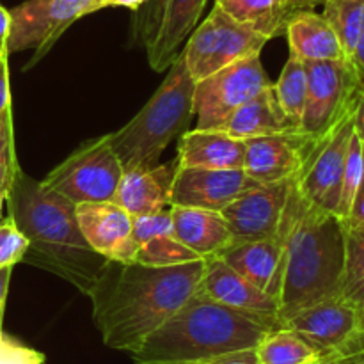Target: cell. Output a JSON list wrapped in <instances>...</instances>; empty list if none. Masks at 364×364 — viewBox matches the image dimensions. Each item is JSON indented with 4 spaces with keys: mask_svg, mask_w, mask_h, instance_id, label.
<instances>
[{
    "mask_svg": "<svg viewBox=\"0 0 364 364\" xmlns=\"http://www.w3.org/2000/svg\"><path fill=\"white\" fill-rule=\"evenodd\" d=\"M41 352L21 345L13 338L0 334V364H43Z\"/></svg>",
    "mask_w": 364,
    "mask_h": 364,
    "instance_id": "cell-35",
    "label": "cell"
},
{
    "mask_svg": "<svg viewBox=\"0 0 364 364\" xmlns=\"http://www.w3.org/2000/svg\"><path fill=\"white\" fill-rule=\"evenodd\" d=\"M223 130H226L233 137L245 141V139L259 137V135L281 134V132L301 130V128L281 109L279 100L274 91V84H270L263 91H259L255 98L244 103L230 117Z\"/></svg>",
    "mask_w": 364,
    "mask_h": 364,
    "instance_id": "cell-24",
    "label": "cell"
},
{
    "mask_svg": "<svg viewBox=\"0 0 364 364\" xmlns=\"http://www.w3.org/2000/svg\"><path fill=\"white\" fill-rule=\"evenodd\" d=\"M9 55H0V114L13 109L11 107V87H9Z\"/></svg>",
    "mask_w": 364,
    "mask_h": 364,
    "instance_id": "cell-36",
    "label": "cell"
},
{
    "mask_svg": "<svg viewBox=\"0 0 364 364\" xmlns=\"http://www.w3.org/2000/svg\"><path fill=\"white\" fill-rule=\"evenodd\" d=\"M205 364H258L255 350H244L237 352V354L224 355V358L213 359V361L205 363Z\"/></svg>",
    "mask_w": 364,
    "mask_h": 364,
    "instance_id": "cell-41",
    "label": "cell"
},
{
    "mask_svg": "<svg viewBox=\"0 0 364 364\" xmlns=\"http://www.w3.org/2000/svg\"><path fill=\"white\" fill-rule=\"evenodd\" d=\"M11 274H13V267H0V334L4 333L2 322H4V311H6L7 291H9Z\"/></svg>",
    "mask_w": 364,
    "mask_h": 364,
    "instance_id": "cell-39",
    "label": "cell"
},
{
    "mask_svg": "<svg viewBox=\"0 0 364 364\" xmlns=\"http://www.w3.org/2000/svg\"><path fill=\"white\" fill-rule=\"evenodd\" d=\"M336 364H364V331L343 355L336 358Z\"/></svg>",
    "mask_w": 364,
    "mask_h": 364,
    "instance_id": "cell-37",
    "label": "cell"
},
{
    "mask_svg": "<svg viewBox=\"0 0 364 364\" xmlns=\"http://www.w3.org/2000/svg\"><path fill=\"white\" fill-rule=\"evenodd\" d=\"M0 55H9V53H7V52H0Z\"/></svg>",
    "mask_w": 364,
    "mask_h": 364,
    "instance_id": "cell-50",
    "label": "cell"
},
{
    "mask_svg": "<svg viewBox=\"0 0 364 364\" xmlns=\"http://www.w3.org/2000/svg\"><path fill=\"white\" fill-rule=\"evenodd\" d=\"M121 178L123 166L107 134L84 142L64 162L53 167L41 183L73 205H82L112 201Z\"/></svg>",
    "mask_w": 364,
    "mask_h": 364,
    "instance_id": "cell-6",
    "label": "cell"
},
{
    "mask_svg": "<svg viewBox=\"0 0 364 364\" xmlns=\"http://www.w3.org/2000/svg\"><path fill=\"white\" fill-rule=\"evenodd\" d=\"M174 237L199 258L220 256L233 245V235L220 212L171 206Z\"/></svg>",
    "mask_w": 364,
    "mask_h": 364,
    "instance_id": "cell-22",
    "label": "cell"
},
{
    "mask_svg": "<svg viewBox=\"0 0 364 364\" xmlns=\"http://www.w3.org/2000/svg\"><path fill=\"white\" fill-rule=\"evenodd\" d=\"M354 107L338 121L333 130L316 142L301 174L295 178L301 194L326 212L336 213L340 201L341 178L354 135Z\"/></svg>",
    "mask_w": 364,
    "mask_h": 364,
    "instance_id": "cell-11",
    "label": "cell"
},
{
    "mask_svg": "<svg viewBox=\"0 0 364 364\" xmlns=\"http://www.w3.org/2000/svg\"><path fill=\"white\" fill-rule=\"evenodd\" d=\"M306 71L308 96L299 128L322 139L354 107L361 80L348 59L308 60Z\"/></svg>",
    "mask_w": 364,
    "mask_h": 364,
    "instance_id": "cell-10",
    "label": "cell"
},
{
    "mask_svg": "<svg viewBox=\"0 0 364 364\" xmlns=\"http://www.w3.org/2000/svg\"><path fill=\"white\" fill-rule=\"evenodd\" d=\"M149 0H105V7H128L132 11H139Z\"/></svg>",
    "mask_w": 364,
    "mask_h": 364,
    "instance_id": "cell-45",
    "label": "cell"
},
{
    "mask_svg": "<svg viewBox=\"0 0 364 364\" xmlns=\"http://www.w3.org/2000/svg\"><path fill=\"white\" fill-rule=\"evenodd\" d=\"M294 180L259 183L220 212L233 235V244L277 238Z\"/></svg>",
    "mask_w": 364,
    "mask_h": 364,
    "instance_id": "cell-15",
    "label": "cell"
},
{
    "mask_svg": "<svg viewBox=\"0 0 364 364\" xmlns=\"http://www.w3.org/2000/svg\"><path fill=\"white\" fill-rule=\"evenodd\" d=\"M208 0H149L141 13V41L148 52L149 66L156 71L169 70L181 46L198 27L199 16Z\"/></svg>",
    "mask_w": 364,
    "mask_h": 364,
    "instance_id": "cell-13",
    "label": "cell"
},
{
    "mask_svg": "<svg viewBox=\"0 0 364 364\" xmlns=\"http://www.w3.org/2000/svg\"><path fill=\"white\" fill-rule=\"evenodd\" d=\"M7 194L4 191H0V220H2V206H4V201H6Z\"/></svg>",
    "mask_w": 364,
    "mask_h": 364,
    "instance_id": "cell-46",
    "label": "cell"
},
{
    "mask_svg": "<svg viewBox=\"0 0 364 364\" xmlns=\"http://www.w3.org/2000/svg\"><path fill=\"white\" fill-rule=\"evenodd\" d=\"M343 224L345 226H363L364 224V191L358 192L350 206V213Z\"/></svg>",
    "mask_w": 364,
    "mask_h": 364,
    "instance_id": "cell-40",
    "label": "cell"
},
{
    "mask_svg": "<svg viewBox=\"0 0 364 364\" xmlns=\"http://www.w3.org/2000/svg\"><path fill=\"white\" fill-rule=\"evenodd\" d=\"M180 162L178 156L166 164L124 171L112 203L127 210L132 217L149 215L167 208Z\"/></svg>",
    "mask_w": 364,
    "mask_h": 364,
    "instance_id": "cell-19",
    "label": "cell"
},
{
    "mask_svg": "<svg viewBox=\"0 0 364 364\" xmlns=\"http://www.w3.org/2000/svg\"><path fill=\"white\" fill-rule=\"evenodd\" d=\"M220 258L249 283L279 302L284 274V247L279 238L237 242Z\"/></svg>",
    "mask_w": 364,
    "mask_h": 364,
    "instance_id": "cell-20",
    "label": "cell"
},
{
    "mask_svg": "<svg viewBox=\"0 0 364 364\" xmlns=\"http://www.w3.org/2000/svg\"><path fill=\"white\" fill-rule=\"evenodd\" d=\"M274 91L284 114L301 124L306 96H308V71L304 60L290 53V59L287 60L279 78L274 84Z\"/></svg>",
    "mask_w": 364,
    "mask_h": 364,
    "instance_id": "cell-28",
    "label": "cell"
},
{
    "mask_svg": "<svg viewBox=\"0 0 364 364\" xmlns=\"http://www.w3.org/2000/svg\"><path fill=\"white\" fill-rule=\"evenodd\" d=\"M318 141L302 130L245 139L242 169L262 185L290 181L301 174Z\"/></svg>",
    "mask_w": 364,
    "mask_h": 364,
    "instance_id": "cell-14",
    "label": "cell"
},
{
    "mask_svg": "<svg viewBox=\"0 0 364 364\" xmlns=\"http://www.w3.org/2000/svg\"><path fill=\"white\" fill-rule=\"evenodd\" d=\"M284 34L288 38L291 55L299 57L304 63L308 60H336L347 59L336 32L315 11H299L288 20Z\"/></svg>",
    "mask_w": 364,
    "mask_h": 364,
    "instance_id": "cell-23",
    "label": "cell"
},
{
    "mask_svg": "<svg viewBox=\"0 0 364 364\" xmlns=\"http://www.w3.org/2000/svg\"><path fill=\"white\" fill-rule=\"evenodd\" d=\"M269 41L263 34L233 20L219 6H213L206 20L188 36L181 55L192 80L199 82L237 60L256 55Z\"/></svg>",
    "mask_w": 364,
    "mask_h": 364,
    "instance_id": "cell-7",
    "label": "cell"
},
{
    "mask_svg": "<svg viewBox=\"0 0 364 364\" xmlns=\"http://www.w3.org/2000/svg\"><path fill=\"white\" fill-rule=\"evenodd\" d=\"M9 27H11L9 11L0 4V52H7V36H9Z\"/></svg>",
    "mask_w": 364,
    "mask_h": 364,
    "instance_id": "cell-44",
    "label": "cell"
},
{
    "mask_svg": "<svg viewBox=\"0 0 364 364\" xmlns=\"http://www.w3.org/2000/svg\"><path fill=\"white\" fill-rule=\"evenodd\" d=\"M194 87L180 52L148 103L123 128L109 134L123 173L156 166L171 141L187 132L194 116Z\"/></svg>",
    "mask_w": 364,
    "mask_h": 364,
    "instance_id": "cell-5",
    "label": "cell"
},
{
    "mask_svg": "<svg viewBox=\"0 0 364 364\" xmlns=\"http://www.w3.org/2000/svg\"><path fill=\"white\" fill-rule=\"evenodd\" d=\"M277 238L284 247L279 323L308 306L340 297L345 272V224L309 203L291 183Z\"/></svg>",
    "mask_w": 364,
    "mask_h": 364,
    "instance_id": "cell-2",
    "label": "cell"
},
{
    "mask_svg": "<svg viewBox=\"0 0 364 364\" xmlns=\"http://www.w3.org/2000/svg\"><path fill=\"white\" fill-rule=\"evenodd\" d=\"M259 53L237 60L196 82L194 116L199 130H223L244 103L270 85Z\"/></svg>",
    "mask_w": 364,
    "mask_h": 364,
    "instance_id": "cell-8",
    "label": "cell"
},
{
    "mask_svg": "<svg viewBox=\"0 0 364 364\" xmlns=\"http://www.w3.org/2000/svg\"><path fill=\"white\" fill-rule=\"evenodd\" d=\"M103 6H105V0H103Z\"/></svg>",
    "mask_w": 364,
    "mask_h": 364,
    "instance_id": "cell-51",
    "label": "cell"
},
{
    "mask_svg": "<svg viewBox=\"0 0 364 364\" xmlns=\"http://www.w3.org/2000/svg\"><path fill=\"white\" fill-rule=\"evenodd\" d=\"M341 295L359 308L364 304V224L345 226V272Z\"/></svg>",
    "mask_w": 364,
    "mask_h": 364,
    "instance_id": "cell-29",
    "label": "cell"
},
{
    "mask_svg": "<svg viewBox=\"0 0 364 364\" xmlns=\"http://www.w3.org/2000/svg\"><path fill=\"white\" fill-rule=\"evenodd\" d=\"M361 316H363V326H364V304L361 306Z\"/></svg>",
    "mask_w": 364,
    "mask_h": 364,
    "instance_id": "cell-49",
    "label": "cell"
},
{
    "mask_svg": "<svg viewBox=\"0 0 364 364\" xmlns=\"http://www.w3.org/2000/svg\"><path fill=\"white\" fill-rule=\"evenodd\" d=\"M27 249L28 240L13 220L9 217L0 220V267H14L23 262Z\"/></svg>",
    "mask_w": 364,
    "mask_h": 364,
    "instance_id": "cell-34",
    "label": "cell"
},
{
    "mask_svg": "<svg viewBox=\"0 0 364 364\" xmlns=\"http://www.w3.org/2000/svg\"><path fill=\"white\" fill-rule=\"evenodd\" d=\"M316 364H336V359H323V361H320Z\"/></svg>",
    "mask_w": 364,
    "mask_h": 364,
    "instance_id": "cell-47",
    "label": "cell"
},
{
    "mask_svg": "<svg viewBox=\"0 0 364 364\" xmlns=\"http://www.w3.org/2000/svg\"><path fill=\"white\" fill-rule=\"evenodd\" d=\"M215 6L269 39L284 34L290 20L284 0H215Z\"/></svg>",
    "mask_w": 364,
    "mask_h": 364,
    "instance_id": "cell-25",
    "label": "cell"
},
{
    "mask_svg": "<svg viewBox=\"0 0 364 364\" xmlns=\"http://www.w3.org/2000/svg\"><path fill=\"white\" fill-rule=\"evenodd\" d=\"M164 235H174L171 206L169 210L164 208L156 213H149V215L132 217V237L137 242V245L156 237H164Z\"/></svg>",
    "mask_w": 364,
    "mask_h": 364,
    "instance_id": "cell-33",
    "label": "cell"
},
{
    "mask_svg": "<svg viewBox=\"0 0 364 364\" xmlns=\"http://www.w3.org/2000/svg\"><path fill=\"white\" fill-rule=\"evenodd\" d=\"M199 258L194 251L181 244L174 235H164L153 240L139 245L135 262L146 267H176L185 263L198 262Z\"/></svg>",
    "mask_w": 364,
    "mask_h": 364,
    "instance_id": "cell-30",
    "label": "cell"
},
{
    "mask_svg": "<svg viewBox=\"0 0 364 364\" xmlns=\"http://www.w3.org/2000/svg\"><path fill=\"white\" fill-rule=\"evenodd\" d=\"M277 322L228 308L198 295L191 299L130 354L137 364H205L255 350Z\"/></svg>",
    "mask_w": 364,
    "mask_h": 364,
    "instance_id": "cell-4",
    "label": "cell"
},
{
    "mask_svg": "<svg viewBox=\"0 0 364 364\" xmlns=\"http://www.w3.org/2000/svg\"><path fill=\"white\" fill-rule=\"evenodd\" d=\"M258 364H316L323 355L291 329L269 331L255 348Z\"/></svg>",
    "mask_w": 364,
    "mask_h": 364,
    "instance_id": "cell-26",
    "label": "cell"
},
{
    "mask_svg": "<svg viewBox=\"0 0 364 364\" xmlns=\"http://www.w3.org/2000/svg\"><path fill=\"white\" fill-rule=\"evenodd\" d=\"M205 259L176 267L107 262L91 291L103 343L134 354L194 295Z\"/></svg>",
    "mask_w": 364,
    "mask_h": 364,
    "instance_id": "cell-1",
    "label": "cell"
},
{
    "mask_svg": "<svg viewBox=\"0 0 364 364\" xmlns=\"http://www.w3.org/2000/svg\"><path fill=\"white\" fill-rule=\"evenodd\" d=\"M77 220L92 251L109 262L134 263L137 242L132 237V215L112 201L77 205Z\"/></svg>",
    "mask_w": 364,
    "mask_h": 364,
    "instance_id": "cell-17",
    "label": "cell"
},
{
    "mask_svg": "<svg viewBox=\"0 0 364 364\" xmlns=\"http://www.w3.org/2000/svg\"><path fill=\"white\" fill-rule=\"evenodd\" d=\"M281 327L304 338L326 359L343 355L364 331L361 308L343 295L301 309L284 320Z\"/></svg>",
    "mask_w": 364,
    "mask_h": 364,
    "instance_id": "cell-12",
    "label": "cell"
},
{
    "mask_svg": "<svg viewBox=\"0 0 364 364\" xmlns=\"http://www.w3.org/2000/svg\"><path fill=\"white\" fill-rule=\"evenodd\" d=\"M354 130L358 137L364 142V82H359L358 98L354 107Z\"/></svg>",
    "mask_w": 364,
    "mask_h": 364,
    "instance_id": "cell-38",
    "label": "cell"
},
{
    "mask_svg": "<svg viewBox=\"0 0 364 364\" xmlns=\"http://www.w3.org/2000/svg\"><path fill=\"white\" fill-rule=\"evenodd\" d=\"M323 18L336 32L345 57L350 59L364 31V0H326Z\"/></svg>",
    "mask_w": 364,
    "mask_h": 364,
    "instance_id": "cell-27",
    "label": "cell"
},
{
    "mask_svg": "<svg viewBox=\"0 0 364 364\" xmlns=\"http://www.w3.org/2000/svg\"><path fill=\"white\" fill-rule=\"evenodd\" d=\"M244 169H201L180 167L171 192L169 206L223 212L228 205L258 187Z\"/></svg>",
    "mask_w": 364,
    "mask_h": 364,
    "instance_id": "cell-16",
    "label": "cell"
},
{
    "mask_svg": "<svg viewBox=\"0 0 364 364\" xmlns=\"http://www.w3.org/2000/svg\"><path fill=\"white\" fill-rule=\"evenodd\" d=\"M103 0H25L9 11L7 52L34 50L25 70L50 52L57 39L77 20L103 9Z\"/></svg>",
    "mask_w": 364,
    "mask_h": 364,
    "instance_id": "cell-9",
    "label": "cell"
},
{
    "mask_svg": "<svg viewBox=\"0 0 364 364\" xmlns=\"http://www.w3.org/2000/svg\"><path fill=\"white\" fill-rule=\"evenodd\" d=\"M352 63V66H354L355 73H358L359 80L364 82V31L361 34V38H359L358 45H355L354 52H352L350 59H348Z\"/></svg>",
    "mask_w": 364,
    "mask_h": 364,
    "instance_id": "cell-42",
    "label": "cell"
},
{
    "mask_svg": "<svg viewBox=\"0 0 364 364\" xmlns=\"http://www.w3.org/2000/svg\"><path fill=\"white\" fill-rule=\"evenodd\" d=\"M9 219L28 240L25 262L63 277L84 295H91L103 258L82 235L77 205L18 169L7 192Z\"/></svg>",
    "mask_w": 364,
    "mask_h": 364,
    "instance_id": "cell-3",
    "label": "cell"
},
{
    "mask_svg": "<svg viewBox=\"0 0 364 364\" xmlns=\"http://www.w3.org/2000/svg\"><path fill=\"white\" fill-rule=\"evenodd\" d=\"M364 144V142H363ZM361 191H364V149H363V183H361Z\"/></svg>",
    "mask_w": 364,
    "mask_h": 364,
    "instance_id": "cell-48",
    "label": "cell"
},
{
    "mask_svg": "<svg viewBox=\"0 0 364 364\" xmlns=\"http://www.w3.org/2000/svg\"><path fill=\"white\" fill-rule=\"evenodd\" d=\"M180 167L201 169H242L245 160V142L226 130L183 132L178 142Z\"/></svg>",
    "mask_w": 364,
    "mask_h": 364,
    "instance_id": "cell-21",
    "label": "cell"
},
{
    "mask_svg": "<svg viewBox=\"0 0 364 364\" xmlns=\"http://www.w3.org/2000/svg\"><path fill=\"white\" fill-rule=\"evenodd\" d=\"M326 0H284V7H287L288 14H295L299 11H311L316 6H322Z\"/></svg>",
    "mask_w": 364,
    "mask_h": 364,
    "instance_id": "cell-43",
    "label": "cell"
},
{
    "mask_svg": "<svg viewBox=\"0 0 364 364\" xmlns=\"http://www.w3.org/2000/svg\"><path fill=\"white\" fill-rule=\"evenodd\" d=\"M20 169L14 153L13 109L0 114V191L7 194L13 185L14 174Z\"/></svg>",
    "mask_w": 364,
    "mask_h": 364,
    "instance_id": "cell-32",
    "label": "cell"
},
{
    "mask_svg": "<svg viewBox=\"0 0 364 364\" xmlns=\"http://www.w3.org/2000/svg\"><path fill=\"white\" fill-rule=\"evenodd\" d=\"M196 294L228 308L279 323V302L235 272L220 256L205 259V270Z\"/></svg>",
    "mask_w": 364,
    "mask_h": 364,
    "instance_id": "cell-18",
    "label": "cell"
},
{
    "mask_svg": "<svg viewBox=\"0 0 364 364\" xmlns=\"http://www.w3.org/2000/svg\"><path fill=\"white\" fill-rule=\"evenodd\" d=\"M363 149L364 144L358 134L352 135L350 146H348L347 162H345L343 178H341V191H340V201H338L336 215L341 220H347L348 213H350V206L354 203L355 196L361 191L363 183Z\"/></svg>",
    "mask_w": 364,
    "mask_h": 364,
    "instance_id": "cell-31",
    "label": "cell"
}]
</instances>
